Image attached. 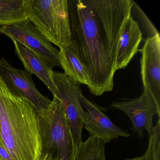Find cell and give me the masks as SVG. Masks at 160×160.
<instances>
[{
    "mask_svg": "<svg viewBox=\"0 0 160 160\" xmlns=\"http://www.w3.org/2000/svg\"><path fill=\"white\" fill-rule=\"evenodd\" d=\"M142 32L137 21L130 17L121 35L116 61V71L125 69L138 53Z\"/></svg>",
    "mask_w": 160,
    "mask_h": 160,
    "instance_id": "obj_11",
    "label": "cell"
},
{
    "mask_svg": "<svg viewBox=\"0 0 160 160\" xmlns=\"http://www.w3.org/2000/svg\"><path fill=\"white\" fill-rule=\"evenodd\" d=\"M79 100L87 110L84 127L89 133V137L97 138L107 143L115 138L131 136L113 123L96 104L85 98L83 94Z\"/></svg>",
    "mask_w": 160,
    "mask_h": 160,
    "instance_id": "obj_10",
    "label": "cell"
},
{
    "mask_svg": "<svg viewBox=\"0 0 160 160\" xmlns=\"http://www.w3.org/2000/svg\"><path fill=\"white\" fill-rule=\"evenodd\" d=\"M124 160H160V118L153 126L149 135L148 144L146 152L142 156Z\"/></svg>",
    "mask_w": 160,
    "mask_h": 160,
    "instance_id": "obj_16",
    "label": "cell"
},
{
    "mask_svg": "<svg viewBox=\"0 0 160 160\" xmlns=\"http://www.w3.org/2000/svg\"><path fill=\"white\" fill-rule=\"evenodd\" d=\"M41 156L49 160H74L77 147L62 105L54 96L49 106L37 112Z\"/></svg>",
    "mask_w": 160,
    "mask_h": 160,
    "instance_id": "obj_3",
    "label": "cell"
},
{
    "mask_svg": "<svg viewBox=\"0 0 160 160\" xmlns=\"http://www.w3.org/2000/svg\"><path fill=\"white\" fill-rule=\"evenodd\" d=\"M140 59L141 75L147 89L160 105V36L159 33L145 40Z\"/></svg>",
    "mask_w": 160,
    "mask_h": 160,
    "instance_id": "obj_9",
    "label": "cell"
},
{
    "mask_svg": "<svg viewBox=\"0 0 160 160\" xmlns=\"http://www.w3.org/2000/svg\"><path fill=\"white\" fill-rule=\"evenodd\" d=\"M0 33L30 49L52 70L57 66L61 67L59 51L46 39L28 19L0 26Z\"/></svg>",
    "mask_w": 160,
    "mask_h": 160,
    "instance_id": "obj_5",
    "label": "cell"
},
{
    "mask_svg": "<svg viewBox=\"0 0 160 160\" xmlns=\"http://www.w3.org/2000/svg\"><path fill=\"white\" fill-rule=\"evenodd\" d=\"M13 42L16 54L22 62L25 70L31 74H34L37 76L47 87L54 96L58 99L59 92L52 78V69L30 49L17 42Z\"/></svg>",
    "mask_w": 160,
    "mask_h": 160,
    "instance_id": "obj_12",
    "label": "cell"
},
{
    "mask_svg": "<svg viewBox=\"0 0 160 160\" xmlns=\"http://www.w3.org/2000/svg\"><path fill=\"white\" fill-rule=\"evenodd\" d=\"M71 42L86 69L90 91L111 92L121 35L133 7L132 0H68Z\"/></svg>",
    "mask_w": 160,
    "mask_h": 160,
    "instance_id": "obj_1",
    "label": "cell"
},
{
    "mask_svg": "<svg viewBox=\"0 0 160 160\" xmlns=\"http://www.w3.org/2000/svg\"><path fill=\"white\" fill-rule=\"evenodd\" d=\"M39 160H48V159H45V158H40Z\"/></svg>",
    "mask_w": 160,
    "mask_h": 160,
    "instance_id": "obj_18",
    "label": "cell"
},
{
    "mask_svg": "<svg viewBox=\"0 0 160 160\" xmlns=\"http://www.w3.org/2000/svg\"><path fill=\"white\" fill-rule=\"evenodd\" d=\"M0 132L12 160H39L37 111L28 101L12 93L1 79Z\"/></svg>",
    "mask_w": 160,
    "mask_h": 160,
    "instance_id": "obj_2",
    "label": "cell"
},
{
    "mask_svg": "<svg viewBox=\"0 0 160 160\" xmlns=\"http://www.w3.org/2000/svg\"><path fill=\"white\" fill-rule=\"evenodd\" d=\"M0 160H12L2 141L0 132Z\"/></svg>",
    "mask_w": 160,
    "mask_h": 160,
    "instance_id": "obj_17",
    "label": "cell"
},
{
    "mask_svg": "<svg viewBox=\"0 0 160 160\" xmlns=\"http://www.w3.org/2000/svg\"><path fill=\"white\" fill-rule=\"evenodd\" d=\"M106 144L97 138L89 137L78 146L74 160H106Z\"/></svg>",
    "mask_w": 160,
    "mask_h": 160,
    "instance_id": "obj_15",
    "label": "cell"
},
{
    "mask_svg": "<svg viewBox=\"0 0 160 160\" xmlns=\"http://www.w3.org/2000/svg\"><path fill=\"white\" fill-rule=\"evenodd\" d=\"M32 0H0V26L28 19Z\"/></svg>",
    "mask_w": 160,
    "mask_h": 160,
    "instance_id": "obj_14",
    "label": "cell"
},
{
    "mask_svg": "<svg viewBox=\"0 0 160 160\" xmlns=\"http://www.w3.org/2000/svg\"><path fill=\"white\" fill-rule=\"evenodd\" d=\"M32 75L25 69L14 68L4 58L0 59V79L12 93L28 101L39 112L46 109L52 101L36 88Z\"/></svg>",
    "mask_w": 160,
    "mask_h": 160,
    "instance_id": "obj_7",
    "label": "cell"
},
{
    "mask_svg": "<svg viewBox=\"0 0 160 160\" xmlns=\"http://www.w3.org/2000/svg\"><path fill=\"white\" fill-rule=\"evenodd\" d=\"M28 19L47 41L60 49L70 44L68 0H32Z\"/></svg>",
    "mask_w": 160,
    "mask_h": 160,
    "instance_id": "obj_4",
    "label": "cell"
},
{
    "mask_svg": "<svg viewBox=\"0 0 160 160\" xmlns=\"http://www.w3.org/2000/svg\"><path fill=\"white\" fill-rule=\"evenodd\" d=\"M111 106L128 116L132 122L133 132L141 137L144 131L151 135L153 128V117L155 115L160 117V105L145 89L139 97L123 102H113Z\"/></svg>",
    "mask_w": 160,
    "mask_h": 160,
    "instance_id": "obj_8",
    "label": "cell"
},
{
    "mask_svg": "<svg viewBox=\"0 0 160 160\" xmlns=\"http://www.w3.org/2000/svg\"><path fill=\"white\" fill-rule=\"evenodd\" d=\"M62 68L64 73L78 84L90 85L88 73L78 57L72 44H70L60 50L59 53Z\"/></svg>",
    "mask_w": 160,
    "mask_h": 160,
    "instance_id": "obj_13",
    "label": "cell"
},
{
    "mask_svg": "<svg viewBox=\"0 0 160 160\" xmlns=\"http://www.w3.org/2000/svg\"><path fill=\"white\" fill-rule=\"evenodd\" d=\"M54 83L59 92L58 99L72 129L75 145L82 142V131L87 116L79 100L82 95L79 84L64 72L52 71Z\"/></svg>",
    "mask_w": 160,
    "mask_h": 160,
    "instance_id": "obj_6",
    "label": "cell"
}]
</instances>
